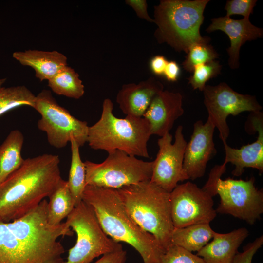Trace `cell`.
Wrapping results in <instances>:
<instances>
[{"mask_svg":"<svg viewBox=\"0 0 263 263\" xmlns=\"http://www.w3.org/2000/svg\"><path fill=\"white\" fill-rule=\"evenodd\" d=\"M48 201L43 200L21 217L0 221V263H64L65 249L58 240L73 231L65 223L47 221Z\"/></svg>","mask_w":263,"mask_h":263,"instance_id":"6da1fadb","label":"cell"},{"mask_svg":"<svg viewBox=\"0 0 263 263\" xmlns=\"http://www.w3.org/2000/svg\"><path fill=\"white\" fill-rule=\"evenodd\" d=\"M57 155L28 158L0 184V221L18 219L48 197L62 179Z\"/></svg>","mask_w":263,"mask_h":263,"instance_id":"7a4b0ae2","label":"cell"},{"mask_svg":"<svg viewBox=\"0 0 263 263\" xmlns=\"http://www.w3.org/2000/svg\"><path fill=\"white\" fill-rule=\"evenodd\" d=\"M82 200L92 207L110 238L133 247L143 263H160L166 251L152 235L142 229L131 218L117 189L86 185Z\"/></svg>","mask_w":263,"mask_h":263,"instance_id":"3957f363","label":"cell"},{"mask_svg":"<svg viewBox=\"0 0 263 263\" xmlns=\"http://www.w3.org/2000/svg\"><path fill=\"white\" fill-rule=\"evenodd\" d=\"M131 218L144 230L152 235L166 251L171 244L174 228L170 193L150 180L117 189Z\"/></svg>","mask_w":263,"mask_h":263,"instance_id":"277c9868","label":"cell"},{"mask_svg":"<svg viewBox=\"0 0 263 263\" xmlns=\"http://www.w3.org/2000/svg\"><path fill=\"white\" fill-rule=\"evenodd\" d=\"M113 103L105 99L99 119L89 127L87 143L95 150L107 152L120 150L135 157L149 158L148 142L151 135L150 127L144 117H116Z\"/></svg>","mask_w":263,"mask_h":263,"instance_id":"5b68a950","label":"cell"},{"mask_svg":"<svg viewBox=\"0 0 263 263\" xmlns=\"http://www.w3.org/2000/svg\"><path fill=\"white\" fill-rule=\"evenodd\" d=\"M209 0H161L154 7V36L159 43H166L178 52L187 53L194 44L209 41L200 29L204 12Z\"/></svg>","mask_w":263,"mask_h":263,"instance_id":"8992f818","label":"cell"},{"mask_svg":"<svg viewBox=\"0 0 263 263\" xmlns=\"http://www.w3.org/2000/svg\"><path fill=\"white\" fill-rule=\"evenodd\" d=\"M225 170L226 165L224 164L214 167L202 188L212 197L220 196L216 212L230 214L254 224L263 213V190L256 188L254 177L248 180L222 179Z\"/></svg>","mask_w":263,"mask_h":263,"instance_id":"52a82bcc","label":"cell"},{"mask_svg":"<svg viewBox=\"0 0 263 263\" xmlns=\"http://www.w3.org/2000/svg\"><path fill=\"white\" fill-rule=\"evenodd\" d=\"M65 223L76 233L77 239L64 263H90L96 257L123 248L105 233L92 207L83 200L75 207Z\"/></svg>","mask_w":263,"mask_h":263,"instance_id":"ba28073f","label":"cell"},{"mask_svg":"<svg viewBox=\"0 0 263 263\" xmlns=\"http://www.w3.org/2000/svg\"><path fill=\"white\" fill-rule=\"evenodd\" d=\"M108 153L100 163L84 162L87 185L118 189L150 180L153 161L139 159L120 150Z\"/></svg>","mask_w":263,"mask_h":263,"instance_id":"9c48e42d","label":"cell"},{"mask_svg":"<svg viewBox=\"0 0 263 263\" xmlns=\"http://www.w3.org/2000/svg\"><path fill=\"white\" fill-rule=\"evenodd\" d=\"M41 115L38 128L46 133L49 144L57 149L66 146L74 138L79 146L87 143L89 127L60 106L50 91L43 90L36 97L34 108Z\"/></svg>","mask_w":263,"mask_h":263,"instance_id":"30bf717a","label":"cell"},{"mask_svg":"<svg viewBox=\"0 0 263 263\" xmlns=\"http://www.w3.org/2000/svg\"><path fill=\"white\" fill-rule=\"evenodd\" d=\"M203 92L207 119L218 129L223 143L226 142L230 133L226 122L229 115L236 116L246 111L259 112L262 109L254 96L238 93L224 82L216 86L206 85Z\"/></svg>","mask_w":263,"mask_h":263,"instance_id":"8fae6325","label":"cell"},{"mask_svg":"<svg viewBox=\"0 0 263 263\" xmlns=\"http://www.w3.org/2000/svg\"><path fill=\"white\" fill-rule=\"evenodd\" d=\"M212 196L191 182L177 186L170 193L171 213L174 228L210 223L216 216Z\"/></svg>","mask_w":263,"mask_h":263,"instance_id":"7c38bea8","label":"cell"},{"mask_svg":"<svg viewBox=\"0 0 263 263\" xmlns=\"http://www.w3.org/2000/svg\"><path fill=\"white\" fill-rule=\"evenodd\" d=\"M183 127H177L175 140L168 132L157 141L159 148L153 161L152 172L150 181L167 192L170 193L179 182L189 179L183 168V160L187 142L183 133Z\"/></svg>","mask_w":263,"mask_h":263,"instance_id":"4fadbf2b","label":"cell"},{"mask_svg":"<svg viewBox=\"0 0 263 263\" xmlns=\"http://www.w3.org/2000/svg\"><path fill=\"white\" fill-rule=\"evenodd\" d=\"M215 127L207 119L205 123L198 120L194 123L190 139L187 143L183 168L189 179L195 180L205 174L208 162L216 154L213 141Z\"/></svg>","mask_w":263,"mask_h":263,"instance_id":"5bb4252c","label":"cell"},{"mask_svg":"<svg viewBox=\"0 0 263 263\" xmlns=\"http://www.w3.org/2000/svg\"><path fill=\"white\" fill-rule=\"evenodd\" d=\"M250 123L253 131L258 132L256 140L252 143L243 146L240 149L229 146L226 142L223 143L225 151L223 164L230 163L235 167L232 172L234 176H241L245 168H252L263 171V118L261 111L251 112Z\"/></svg>","mask_w":263,"mask_h":263,"instance_id":"9a60e30c","label":"cell"},{"mask_svg":"<svg viewBox=\"0 0 263 263\" xmlns=\"http://www.w3.org/2000/svg\"><path fill=\"white\" fill-rule=\"evenodd\" d=\"M183 97L179 92L163 90L153 98L143 117L149 123L151 135L160 137L169 132L184 113Z\"/></svg>","mask_w":263,"mask_h":263,"instance_id":"2e32d148","label":"cell"},{"mask_svg":"<svg viewBox=\"0 0 263 263\" xmlns=\"http://www.w3.org/2000/svg\"><path fill=\"white\" fill-rule=\"evenodd\" d=\"M221 30L229 37L230 46L227 49L229 55L228 64L234 69L239 66V54L241 46L247 41L261 38L263 35L262 29L253 25L249 18L234 19L224 16L211 19V23L206 29L207 32Z\"/></svg>","mask_w":263,"mask_h":263,"instance_id":"e0dca14e","label":"cell"},{"mask_svg":"<svg viewBox=\"0 0 263 263\" xmlns=\"http://www.w3.org/2000/svg\"><path fill=\"white\" fill-rule=\"evenodd\" d=\"M163 90L161 82L150 77L138 83L123 84L116 101L126 116L142 117L154 97Z\"/></svg>","mask_w":263,"mask_h":263,"instance_id":"ac0fdd59","label":"cell"},{"mask_svg":"<svg viewBox=\"0 0 263 263\" xmlns=\"http://www.w3.org/2000/svg\"><path fill=\"white\" fill-rule=\"evenodd\" d=\"M249 235L245 228L227 233L214 232L212 240L197 252L206 263H232L238 249Z\"/></svg>","mask_w":263,"mask_h":263,"instance_id":"d6986e66","label":"cell"},{"mask_svg":"<svg viewBox=\"0 0 263 263\" xmlns=\"http://www.w3.org/2000/svg\"><path fill=\"white\" fill-rule=\"evenodd\" d=\"M12 56L21 65L33 68L40 81H48L68 65L66 56L57 51L29 49L15 52Z\"/></svg>","mask_w":263,"mask_h":263,"instance_id":"ffe728a7","label":"cell"},{"mask_svg":"<svg viewBox=\"0 0 263 263\" xmlns=\"http://www.w3.org/2000/svg\"><path fill=\"white\" fill-rule=\"evenodd\" d=\"M24 136L19 130H12L0 146V184L22 165Z\"/></svg>","mask_w":263,"mask_h":263,"instance_id":"44dd1931","label":"cell"},{"mask_svg":"<svg viewBox=\"0 0 263 263\" xmlns=\"http://www.w3.org/2000/svg\"><path fill=\"white\" fill-rule=\"evenodd\" d=\"M214 232L209 223L174 228L171 235V244L191 252H198L212 239Z\"/></svg>","mask_w":263,"mask_h":263,"instance_id":"7402d4cb","label":"cell"},{"mask_svg":"<svg viewBox=\"0 0 263 263\" xmlns=\"http://www.w3.org/2000/svg\"><path fill=\"white\" fill-rule=\"evenodd\" d=\"M48 198V223L51 226H58L75 207L67 181L62 179Z\"/></svg>","mask_w":263,"mask_h":263,"instance_id":"603a6c76","label":"cell"},{"mask_svg":"<svg viewBox=\"0 0 263 263\" xmlns=\"http://www.w3.org/2000/svg\"><path fill=\"white\" fill-rule=\"evenodd\" d=\"M48 86L55 94L78 99L84 94V86L78 74L66 66L48 81Z\"/></svg>","mask_w":263,"mask_h":263,"instance_id":"cb8c5ba5","label":"cell"},{"mask_svg":"<svg viewBox=\"0 0 263 263\" xmlns=\"http://www.w3.org/2000/svg\"><path fill=\"white\" fill-rule=\"evenodd\" d=\"M70 143L71 161L67 182L75 206L82 201L83 192L87 185L86 169L84 162L80 157V147L73 138Z\"/></svg>","mask_w":263,"mask_h":263,"instance_id":"d4e9b609","label":"cell"},{"mask_svg":"<svg viewBox=\"0 0 263 263\" xmlns=\"http://www.w3.org/2000/svg\"><path fill=\"white\" fill-rule=\"evenodd\" d=\"M36 97V95L24 85L1 87L0 89V116L22 106L34 108Z\"/></svg>","mask_w":263,"mask_h":263,"instance_id":"484cf974","label":"cell"},{"mask_svg":"<svg viewBox=\"0 0 263 263\" xmlns=\"http://www.w3.org/2000/svg\"><path fill=\"white\" fill-rule=\"evenodd\" d=\"M209 42L196 43L189 48L182 63L185 70L192 73L196 65L215 60L219 57L218 54Z\"/></svg>","mask_w":263,"mask_h":263,"instance_id":"4316f807","label":"cell"},{"mask_svg":"<svg viewBox=\"0 0 263 263\" xmlns=\"http://www.w3.org/2000/svg\"><path fill=\"white\" fill-rule=\"evenodd\" d=\"M221 69L222 66L219 62L215 60L196 65L192 72V75L188 79V84L194 90L198 89L203 92L207 82L218 75Z\"/></svg>","mask_w":263,"mask_h":263,"instance_id":"83f0119b","label":"cell"},{"mask_svg":"<svg viewBox=\"0 0 263 263\" xmlns=\"http://www.w3.org/2000/svg\"><path fill=\"white\" fill-rule=\"evenodd\" d=\"M160 263H206L192 252L171 244L161 257Z\"/></svg>","mask_w":263,"mask_h":263,"instance_id":"f1b7e54d","label":"cell"},{"mask_svg":"<svg viewBox=\"0 0 263 263\" xmlns=\"http://www.w3.org/2000/svg\"><path fill=\"white\" fill-rule=\"evenodd\" d=\"M257 0H231L226 1L225 10V16L230 17L233 15H240L244 18H249L253 12Z\"/></svg>","mask_w":263,"mask_h":263,"instance_id":"f546056e","label":"cell"},{"mask_svg":"<svg viewBox=\"0 0 263 263\" xmlns=\"http://www.w3.org/2000/svg\"><path fill=\"white\" fill-rule=\"evenodd\" d=\"M263 244V236L257 238L253 242L248 244L242 252H238L232 263H251L254 255Z\"/></svg>","mask_w":263,"mask_h":263,"instance_id":"4dcf8cb0","label":"cell"},{"mask_svg":"<svg viewBox=\"0 0 263 263\" xmlns=\"http://www.w3.org/2000/svg\"><path fill=\"white\" fill-rule=\"evenodd\" d=\"M126 3L132 8L137 16L150 22H154L149 15L147 10V3L146 0H126Z\"/></svg>","mask_w":263,"mask_h":263,"instance_id":"1f68e13d","label":"cell"},{"mask_svg":"<svg viewBox=\"0 0 263 263\" xmlns=\"http://www.w3.org/2000/svg\"><path fill=\"white\" fill-rule=\"evenodd\" d=\"M127 252L123 248L102 255L94 263H126Z\"/></svg>","mask_w":263,"mask_h":263,"instance_id":"d6a6232c","label":"cell"},{"mask_svg":"<svg viewBox=\"0 0 263 263\" xmlns=\"http://www.w3.org/2000/svg\"><path fill=\"white\" fill-rule=\"evenodd\" d=\"M180 73V68L176 62L168 61L163 73L167 80L172 82L176 81Z\"/></svg>","mask_w":263,"mask_h":263,"instance_id":"836d02e7","label":"cell"},{"mask_svg":"<svg viewBox=\"0 0 263 263\" xmlns=\"http://www.w3.org/2000/svg\"><path fill=\"white\" fill-rule=\"evenodd\" d=\"M168 61L163 56L157 55L154 56L150 62L151 71L157 75H163Z\"/></svg>","mask_w":263,"mask_h":263,"instance_id":"e575fe53","label":"cell"},{"mask_svg":"<svg viewBox=\"0 0 263 263\" xmlns=\"http://www.w3.org/2000/svg\"><path fill=\"white\" fill-rule=\"evenodd\" d=\"M6 80V78H0V89L2 87V85Z\"/></svg>","mask_w":263,"mask_h":263,"instance_id":"d590c367","label":"cell"}]
</instances>
